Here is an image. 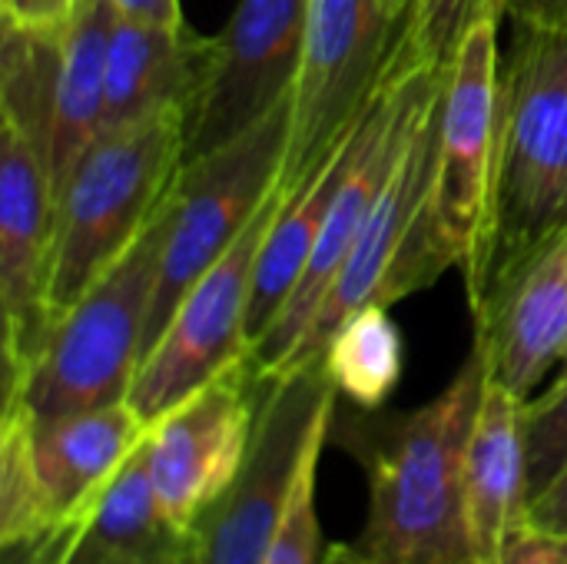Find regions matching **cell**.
<instances>
[{
    "label": "cell",
    "mask_w": 567,
    "mask_h": 564,
    "mask_svg": "<svg viewBox=\"0 0 567 564\" xmlns=\"http://www.w3.org/2000/svg\"><path fill=\"white\" fill-rule=\"evenodd\" d=\"M282 203V193L266 199L243 236L216 259L183 296L156 346L140 366L130 389V406L153 425L169 409L186 402L219 372L249 356V306L256 283V259L269 223Z\"/></svg>",
    "instance_id": "cell-10"
},
{
    "label": "cell",
    "mask_w": 567,
    "mask_h": 564,
    "mask_svg": "<svg viewBox=\"0 0 567 564\" xmlns=\"http://www.w3.org/2000/svg\"><path fill=\"white\" fill-rule=\"evenodd\" d=\"M3 564H20V562H17L13 555H3Z\"/></svg>",
    "instance_id": "cell-32"
},
{
    "label": "cell",
    "mask_w": 567,
    "mask_h": 564,
    "mask_svg": "<svg viewBox=\"0 0 567 564\" xmlns=\"http://www.w3.org/2000/svg\"><path fill=\"white\" fill-rule=\"evenodd\" d=\"M498 27L502 17L478 20L442 73L435 173L415 269L419 289L432 286L445 269L468 283L482 259L498 130Z\"/></svg>",
    "instance_id": "cell-5"
},
{
    "label": "cell",
    "mask_w": 567,
    "mask_h": 564,
    "mask_svg": "<svg viewBox=\"0 0 567 564\" xmlns=\"http://www.w3.org/2000/svg\"><path fill=\"white\" fill-rule=\"evenodd\" d=\"M555 379H567V359H565V366L558 369V376H555Z\"/></svg>",
    "instance_id": "cell-31"
},
{
    "label": "cell",
    "mask_w": 567,
    "mask_h": 564,
    "mask_svg": "<svg viewBox=\"0 0 567 564\" xmlns=\"http://www.w3.org/2000/svg\"><path fill=\"white\" fill-rule=\"evenodd\" d=\"M472 346L488 379L522 402L567 359V243L545 253L475 316Z\"/></svg>",
    "instance_id": "cell-15"
},
{
    "label": "cell",
    "mask_w": 567,
    "mask_h": 564,
    "mask_svg": "<svg viewBox=\"0 0 567 564\" xmlns=\"http://www.w3.org/2000/svg\"><path fill=\"white\" fill-rule=\"evenodd\" d=\"M113 0H76L60 20V63L47 140V176L53 199L106 130V63L113 40Z\"/></svg>",
    "instance_id": "cell-17"
},
{
    "label": "cell",
    "mask_w": 567,
    "mask_h": 564,
    "mask_svg": "<svg viewBox=\"0 0 567 564\" xmlns=\"http://www.w3.org/2000/svg\"><path fill=\"white\" fill-rule=\"evenodd\" d=\"M412 13L415 0H309L289 96L282 193H296L362 120L402 53Z\"/></svg>",
    "instance_id": "cell-7"
},
{
    "label": "cell",
    "mask_w": 567,
    "mask_h": 564,
    "mask_svg": "<svg viewBox=\"0 0 567 564\" xmlns=\"http://www.w3.org/2000/svg\"><path fill=\"white\" fill-rule=\"evenodd\" d=\"M339 399L322 362L262 379L249 455L189 529L186 564H266L299 462L319 432L336 429Z\"/></svg>",
    "instance_id": "cell-8"
},
{
    "label": "cell",
    "mask_w": 567,
    "mask_h": 564,
    "mask_svg": "<svg viewBox=\"0 0 567 564\" xmlns=\"http://www.w3.org/2000/svg\"><path fill=\"white\" fill-rule=\"evenodd\" d=\"M512 23H555L567 17V0H508Z\"/></svg>",
    "instance_id": "cell-27"
},
{
    "label": "cell",
    "mask_w": 567,
    "mask_h": 564,
    "mask_svg": "<svg viewBox=\"0 0 567 564\" xmlns=\"http://www.w3.org/2000/svg\"><path fill=\"white\" fill-rule=\"evenodd\" d=\"M525 462L532 505L567 465V379L525 402Z\"/></svg>",
    "instance_id": "cell-22"
},
{
    "label": "cell",
    "mask_w": 567,
    "mask_h": 564,
    "mask_svg": "<svg viewBox=\"0 0 567 564\" xmlns=\"http://www.w3.org/2000/svg\"><path fill=\"white\" fill-rule=\"evenodd\" d=\"M120 17L156 23V27H186L183 3L179 0H113Z\"/></svg>",
    "instance_id": "cell-26"
},
{
    "label": "cell",
    "mask_w": 567,
    "mask_h": 564,
    "mask_svg": "<svg viewBox=\"0 0 567 564\" xmlns=\"http://www.w3.org/2000/svg\"><path fill=\"white\" fill-rule=\"evenodd\" d=\"M498 564H567V535H551L525 522L508 539Z\"/></svg>",
    "instance_id": "cell-24"
},
{
    "label": "cell",
    "mask_w": 567,
    "mask_h": 564,
    "mask_svg": "<svg viewBox=\"0 0 567 564\" xmlns=\"http://www.w3.org/2000/svg\"><path fill=\"white\" fill-rule=\"evenodd\" d=\"M567 243V17L515 23L498 80L495 173L482 259L465 283L475 316Z\"/></svg>",
    "instance_id": "cell-1"
},
{
    "label": "cell",
    "mask_w": 567,
    "mask_h": 564,
    "mask_svg": "<svg viewBox=\"0 0 567 564\" xmlns=\"http://www.w3.org/2000/svg\"><path fill=\"white\" fill-rule=\"evenodd\" d=\"M169 199L136 243L63 309L37 356L3 379V406L30 419H56L130 399L150 349Z\"/></svg>",
    "instance_id": "cell-3"
},
{
    "label": "cell",
    "mask_w": 567,
    "mask_h": 564,
    "mask_svg": "<svg viewBox=\"0 0 567 564\" xmlns=\"http://www.w3.org/2000/svg\"><path fill=\"white\" fill-rule=\"evenodd\" d=\"M73 3H76V0H53V17H56V20H63V17L70 13V7H73Z\"/></svg>",
    "instance_id": "cell-30"
},
{
    "label": "cell",
    "mask_w": 567,
    "mask_h": 564,
    "mask_svg": "<svg viewBox=\"0 0 567 564\" xmlns=\"http://www.w3.org/2000/svg\"><path fill=\"white\" fill-rule=\"evenodd\" d=\"M488 386L472 346L455 379L425 406L369 435V515L355 545L379 564H478L465 505V452Z\"/></svg>",
    "instance_id": "cell-2"
},
{
    "label": "cell",
    "mask_w": 567,
    "mask_h": 564,
    "mask_svg": "<svg viewBox=\"0 0 567 564\" xmlns=\"http://www.w3.org/2000/svg\"><path fill=\"white\" fill-rule=\"evenodd\" d=\"M465 505L478 564H498L528 519L525 402L488 379L465 452Z\"/></svg>",
    "instance_id": "cell-16"
},
{
    "label": "cell",
    "mask_w": 567,
    "mask_h": 564,
    "mask_svg": "<svg viewBox=\"0 0 567 564\" xmlns=\"http://www.w3.org/2000/svg\"><path fill=\"white\" fill-rule=\"evenodd\" d=\"M262 379L239 359L146 432V465L159 509L189 532L239 475L256 429Z\"/></svg>",
    "instance_id": "cell-12"
},
{
    "label": "cell",
    "mask_w": 567,
    "mask_h": 564,
    "mask_svg": "<svg viewBox=\"0 0 567 564\" xmlns=\"http://www.w3.org/2000/svg\"><path fill=\"white\" fill-rule=\"evenodd\" d=\"M525 522L551 535H567V465L538 499H532Z\"/></svg>",
    "instance_id": "cell-25"
},
{
    "label": "cell",
    "mask_w": 567,
    "mask_h": 564,
    "mask_svg": "<svg viewBox=\"0 0 567 564\" xmlns=\"http://www.w3.org/2000/svg\"><path fill=\"white\" fill-rule=\"evenodd\" d=\"M0 23H56L53 0H0Z\"/></svg>",
    "instance_id": "cell-28"
},
{
    "label": "cell",
    "mask_w": 567,
    "mask_h": 564,
    "mask_svg": "<svg viewBox=\"0 0 567 564\" xmlns=\"http://www.w3.org/2000/svg\"><path fill=\"white\" fill-rule=\"evenodd\" d=\"M508 0H415L412 33L432 66L445 70L465 33L485 17H508Z\"/></svg>",
    "instance_id": "cell-23"
},
{
    "label": "cell",
    "mask_w": 567,
    "mask_h": 564,
    "mask_svg": "<svg viewBox=\"0 0 567 564\" xmlns=\"http://www.w3.org/2000/svg\"><path fill=\"white\" fill-rule=\"evenodd\" d=\"M3 555L20 564H186L189 532L159 509L143 439L83 515Z\"/></svg>",
    "instance_id": "cell-14"
},
{
    "label": "cell",
    "mask_w": 567,
    "mask_h": 564,
    "mask_svg": "<svg viewBox=\"0 0 567 564\" xmlns=\"http://www.w3.org/2000/svg\"><path fill=\"white\" fill-rule=\"evenodd\" d=\"M186 146V106L103 130L56 196L50 316L70 309L156 219ZM53 326V322H50Z\"/></svg>",
    "instance_id": "cell-4"
},
{
    "label": "cell",
    "mask_w": 567,
    "mask_h": 564,
    "mask_svg": "<svg viewBox=\"0 0 567 564\" xmlns=\"http://www.w3.org/2000/svg\"><path fill=\"white\" fill-rule=\"evenodd\" d=\"M309 0H236L213 33V57L186 110L183 166L239 140L292 96L306 43Z\"/></svg>",
    "instance_id": "cell-11"
},
{
    "label": "cell",
    "mask_w": 567,
    "mask_h": 564,
    "mask_svg": "<svg viewBox=\"0 0 567 564\" xmlns=\"http://www.w3.org/2000/svg\"><path fill=\"white\" fill-rule=\"evenodd\" d=\"M213 57V37L186 27H156L116 13L106 63V130L136 123L163 106L189 110Z\"/></svg>",
    "instance_id": "cell-18"
},
{
    "label": "cell",
    "mask_w": 567,
    "mask_h": 564,
    "mask_svg": "<svg viewBox=\"0 0 567 564\" xmlns=\"http://www.w3.org/2000/svg\"><path fill=\"white\" fill-rule=\"evenodd\" d=\"M322 564H379V562H372V558H369V555L352 542V545H329V552H326Z\"/></svg>",
    "instance_id": "cell-29"
},
{
    "label": "cell",
    "mask_w": 567,
    "mask_h": 564,
    "mask_svg": "<svg viewBox=\"0 0 567 564\" xmlns=\"http://www.w3.org/2000/svg\"><path fill=\"white\" fill-rule=\"evenodd\" d=\"M359 126H362V120L342 136V143L316 166V173L296 193L279 189L282 203L269 223V233H266L259 259H256V283H252V306H249V349L276 322V316L296 293V286L312 259V249H316L319 229L326 223V213L332 206V196L352 163Z\"/></svg>",
    "instance_id": "cell-19"
},
{
    "label": "cell",
    "mask_w": 567,
    "mask_h": 564,
    "mask_svg": "<svg viewBox=\"0 0 567 564\" xmlns=\"http://www.w3.org/2000/svg\"><path fill=\"white\" fill-rule=\"evenodd\" d=\"M322 369L342 399L372 412L385 406L402 382L405 346L389 306L372 302L346 319L322 352Z\"/></svg>",
    "instance_id": "cell-20"
},
{
    "label": "cell",
    "mask_w": 567,
    "mask_h": 564,
    "mask_svg": "<svg viewBox=\"0 0 567 564\" xmlns=\"http://www.w3.org/2000/svg\"><path fill=\"white\" fill-rule=\"evenodd\" d=\"M130 402L56 419L0 412V548H20L83 515L143 445Z\"/></svg>",
    "instance_id": "cell-6"
},
{
    "label": "cell",
    "mask_w": 567,
    "mask_h": 564,
    "mask_svg": "<svg viewBox=\"0 0 567 564\" xmlns=\"http://www.w3.org/2000/svg\"><path fill=\"white\" fill-rule=\"evenodd\" d=\"M56 199L43 156L0 123V312L3 379L17 376L50 332Z\"/></svg>",
    "instance_id": "cell-13"
},
{
    "label": "cell",
    "mask_w": 567,
    "mask_h": 564,
    "mask_svg": "<svg viewBox=\"0 0 567 564\" xmlns=\"http://www.w3.org/2000/svg\"><path fill=\"white\" fill-rule=\"evenodd\" d=\"M289 143V100L239 140L179 170L150 316V349L193 283L243 236L279 186ZM146 349V356H150Z\"/></svg>",
    "instance_id": "cell-9"
},
{
    "label": "cell",
    "mask_w": 567,
    "mask_h": 564,
    "mask_svg": "<svg viewBox=\"0 0 567 564\" xmlns=\"http://www.w3.org/2000/svg\"><path fill=\"white\" fill-rule=\"evenodd\" d=\"M329 439H332V429L319 432L312 439V445L306 449L299 472L292 479L282 519L276 525L266 564H322L326 558L329 548L322 545L316 495H319V465H322V452H326Z\"/></svg>",
    "instance_id": "cell-21"
}]
</instances>
